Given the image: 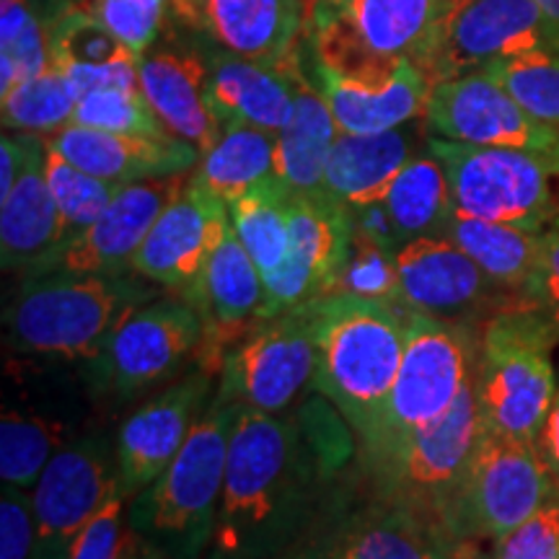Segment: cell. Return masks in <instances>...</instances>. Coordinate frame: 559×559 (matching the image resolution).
Masks as SVG:
<instances>
[{
    "instance_id": "obj_1",
    "label": "cell",
    "mask_w": 559,
    "mask_h": 559,
    "mask_svg": "<svg viewBox=\"0 0 559 559\" xmlns=\"http://www.w3.org/2000/svg\"><path fill=\"white\" fill-rule=\"evenodd\" d=\"M342 461L309 417L243 407L228 445L218 521L205 559H267L309 523Z\"/></svg>"
},
{
    "instance_id": "obj_2",
    "label": "cell",
    "mask_w": 559,
    "mask_h": 559,
    "mask_svg": "<svg viewBox=\"0 0 559 559\" xmlns=\"http://www.w3.org/2000/svg\"><path fill=\"white\" fill-rule=\"evenodd\" d=\"M143 280L60 267L24 277L3 309L5 353L13 360L86 366L132 309L153 300Z\"/></svg>"
},
{
    "instance_id": "obj_3",
    "label": "cell",
    "mask_w": 559,
    "mask_h": 559,
    "mask_svg": "<svg viewBox=\"0 0 559 559\" xmlns=\"http://www.w3.org/2000/svg\"><path fill=\"white\" fill-rule=\"evenodd\" d=\"M313 340V389L332 402L368 449L404 353L402 306L358 296L306 304Z\"/></svg>"
},
{
    "instance_id": "obj_4",
    "label": "cell",
    "mask_w": 559,
    "mask_h": 559,
    "mask_svg": "<svg viewBox=\"0 0 559 559\" xmlns=\"http://www.w3.org/2000/svg\"><path fill=\"white\" fill-rule=\"evenodd\" d=\"M239 412L213 396L171 464L128 500V531L148 559H205Z\"/></svg>"
},
{
    "instance_id": "obj_5",
    "label": "cell",
    "mask_w": 559,
    "mask_h": 559,
    "mask_svg": "<svg viewBox=\"0 0 559 559\" xmlns=\"http://www.w3.org/2000/svg\"><path fill=\"white\" fill-rule=\"evenodd\" d=\"M559 332L539 311L515 306L479 326L477 400L481 428L536 443L557 394L551 347Z\"/></svg>"
},
{
    "instance_id": "obj_6",
    "label": "cell",
    "mask_w": 559,
    "mask_h": 559,
    "mask_svg": "<svg viewBox=\"0 0 559 559\" xmlns=\"http://www.w3.org/2000/svg\"><path fill=\"white\" fill-rule=\"evenodd\" d=\"M404 353L373 443L362 449L368 469L453 407L477 373L479 326L404 309Z\"/></svg>"
},
{
    "instance_id": "obj_7",
    "label": "cell",
    "mask_w": 559,
    "mask_h": 559,
    "mask_svg": "<svg viewBox=\"0 0 559 559\" xmlns=\"http://www.w3.org/2000/svg\"><path fill=\"white\" fill-rule=\"evenodd\" d=\"M555 477L536 443L481 428L477 451L459 485L440 502L436 521L451 542H500L557 498Z\"/></svg>"
},
{
    "instance_id": "obj_8",
    "label": "cell",
    "mask_w": 559,
    "mask_h": 559,
    "mask_svg": "<svg viewBox=\"0 0 559 559\" xmlns=\"http://www.w3.org/2000/svg\"><path fill=\"white\" fill-rule=\"evenodd\" d=\"M428 151L449 174L453 205L472 218L542 234L559 215V164L539 153L428 138Z\"/></svg>"
},
{
    "instance_id": "obj_9",
    "label": "cell",
    "mask_w": 559,
    "mask_h": 559,
    "mask_svg": "<svg viewBox=\"0 0 559 559\" xmlns=\"http://www.w3.org/2000/svg\"><path fill=\"white\" fill-rule=\"evenodd\" d=\"M202 332V317L190 300H148L115 326L102 353L81 366V379L94 400L128 404L194 362Z\"/></svg>"
},
{
    "instance_id": "obj_10",
    "label": "cell",
    "mask_w": 559,
    "mask_h": 559,
    "mask_svg": "<svg viewBox=\"0 0 559 559\" xmlns=\"http://www.w3.org/2000/svg\"><path fill=\"white\" fill-rule=\"evenodd\" d=\"M309 386H313V340L304 304L260 319L228 349L215 396L283 415Z\"/></svg>"
},
{
    "instance_id": "obj_11",
    "label": "cell",
    "mask_w": 559,
    "mask_h": 559,
    "mask_svg": "<svg viewBox=\"0 0 559 559\" xmlns=\"http://www.w3.org/2000/svg\"><path fill=\"white\" fill-rule=\"evenodd\" d=\"M117 492L115 440L104 430L79 432L55 453L32 489L37 519L34 559H68L81 531Z\"/></svg>"
},
{
    "instance_id": "obj_12",
    "label": "cell",
    "mask_w": 559,
    "mask_h": 559,
    "mask_svg": "<svg viewBox=\"0 0 559 559\" xmlns=\"http://www.w3.org/2000/svg\"><path fill=\"white\" fill-rule=\"evenodd\" d=\"M474 379L466 383L443 417L417 430L400 451H394L386 461L370 469L381 487V498L407 502L428 515L430 521H436L440 502L449 498L451 489L464 477L481 438L477 381Z\"/></svg>"
},
{
    "instance_id": "obj_13",
    "label": "cell",
    "mask_w": 559,
    "mask_h": 559,
    "mask_svg": "<svg viewBox=\"0 0 559 559\" xmlns=\"http://www.w3.org/2000/svg\"><path fill=\"white\" fill-rule=\"evenodd\" d=\"M400 306L459 324L481 326L495 313L523 306L519 293L495 283L449 236H419L396 251Z\"/></svg>"
},
{
    "instance_id": "obj_14",
    "label": "cell",
    "mask_w": 559,
    "mask_h": 559,
    "mask_svg": "<svg viewBox=\"0 0 559 559\" xmlns=\"http://www.w3.org/2000/svg\"><path fill=\"white\" fill-rule=\"evenodd\" d=\"M559 47L536 0H464L445 19L423 73L436 86L492 62Z\"/></svg>"
},
{
    "instance_id": "obj_15",
    "label": "cell",
    "mask_w": 559,
    "mask_h": 559,
    "mask_svg": "<svg viewBox=\"0 0 559 559\" xmlns=\"http://www.w3.org/2000/svg\"><path fill=\"white\" fill-rule=\"evenodd\" d=\"M423 120L436 138L539 153L559 164V130L528 115L485 70L436 83Z\"/></svg>"
},
{
    "instance_id": "obj_16",
    "label": "cell",
    "mask_w": 559,
    "mask_h": 559,
    "mask_svg": "<svg viewBox=\"0 0 559 559\" xmlns=\"http://www.w3.org/2000/svg\"><path fill=\"white\" fill-rule=\"evenodd\" d=\"M288 262L264 277L260 319L298 309L313 298L330 296L353 247L349 207L330 192H288Z\"/></svg>"
},
{
    "instance_id": "obj_17",
    "label": "cell",
    "mask_w": 559,
    "mask_h": 559,
    "mask_svg": "<svg viewBox=\"0 0 559 559\" xmlns=\"http://www.w3.org/2000/svg\"><path fill=\"white\" fill-rule=\"evenodd\" d=\"M215 373L194 366L138 404L117 428V474L124 498H135L171 464L194 423L207 409Z\"/></svg>"
},
{
    "instance_id": "obj_18",
    "label": "cell",
    "mask_w": 559,
    "mask_h": 559,
    "mask_svg": "<svg viewBox=\"0 0 559 559\" xmlns=\"http://www.w3.org/2000/svg\"><path fill=\"white\" fill-rule=\"evenodd\" d=\"M230 226L228 205L187 179L132 257V272L187 298Z\"/></svg>"
},
{
    "instance_id": "obj_19",
    "label": "cell",
    "mask_w": 559,
    "mask_h": 559,
    "mask_svg": "<svg viewBox=\"0 0 559 559\" xmlns=\"http://www.w3.org/2000/svg\"><path fill=\"white\" fill-rule=\"evenodd\" d=\"M185 300L198 309L205 330L194 362L218 376L226 353L260 321L264 304L262 272L230 226Z\"/></svg>"
},
{
    "instance_id": "obj_20",
    "label": "cell",
    "mask_w": 559,
    "mask_h": 559,
    "mask_svg": "<svg viewBox=\"0 0 559 559\" xmlns=\"http://www.w3.org/2000/svg\"><path fill=\"white\" fill-rule=\"evenodd\" d=\"M171 9L221 50L277 68H293L300 29L309 24L306 0H171Z\"/></svg>"
},
{
    "instance_id": "obj_21",
    "label": "cell",
    "mask_w": 559,
    "mask_h": 559,
    "mask_svg": "<svg viewBox=\"0 0 559 559\" xmlns=\"http://www.w3.org/2000/svg\"><path fill=\"white\" fill-rule=\"evenodd\" d=\"M190 171L177 177L122 185L115 200L91 226L62 249L55 267L70 272H132V257L164 207L185 190ZM52 267V270H55Z\"/></svg>"
},
{
    "instance_id": "obj_22",
    "label": "cell",
    "mask_w": 559,
    "mask_h": 559,
    "mask_svg": "<svg viewBox=\"0 0 559 559\" xmlns=\"http://www.w3.org/2000/svg\"><path fill=\"white\" fill-rule=\"evenodd\" d=\"M317 86L330 104L340 132L370 135L417 122L428 111L432 83L412 60L379 75L334 73L317 62Z\"/></svg>"
},
{
    "instance_id": "obj_23",
    "label": "cell",
    "mask_w": 559,
    "mask_h": 559,
    "mask_svg": "<svg viewBox=\"0 0 559 559\" xmlns=\"http://www.w3.org/2000/svg\"><path fill=\"white\" fill-rule=\"evenodd\" d=\"M47 143L58 148L70 164L111 185L177 177L200 164V151L177 135H124L70 124L58 135L47 138Z\"/></svg>"
},
{
    "instance_id": "obj_24",
    "label": "cell",
    "mask_w": 559,
    "mask_h": 559,
    "mask_svg": "<svg viewBox=\"0 0 559 559\" xmlns=\"http://www.w3.org/2000/svg\"><path fill=\"white\" fill-rule=\"evenodd\" d=\"M66 236L45 177V138L37 135L13 190L0 200V262L3 272L39 275L58 264Z\"/></svg>"
},
{
    "instance_id": "obj_25",
    "label": "cell",
    "mask_w": 559,
    "mask_h": 559,
    "mask_svg": "<svg viewBox=\"0 0 559 559\" xmlns=\"http://www.w3.org/2000/svg\"><path fill=\"white\" fill-rule=\"evenodd\" d=\"M296 68L239 58L221 50L207 60V104L221 124H251L277 132L296 111Z\"/></svg>"
},
{
    "instance_id": "obj_26",
    "label": "cell",
    "mask_w": 559,
    "mask_h": 559,
    "mask_svg": "<svg viewBox=\"0 0 559 559\" xmlns=\"http://www.w3.org/2000/svg\"><path fill=\"white\" fill-rule=\"evenodd\" d=\"M140 91L160 124L200 151L213 148L223 124L207 104V62L192 52L140 55Z\"/></svg>"
},
{
    "instance_id": "obj_27",
    "label": "cell",
    "mask_w": 559,
    "mask_h": 559,
    "mask_svg": "<svg viewBox=\"0 0 559 559\" xmlns=\"http://www.w3.org/2000/svg\"><path fill=\"white\" fill-rule=\"evenodd\" d=\"M419 132L417 124L386 132H340L326 164L324 190L345 205L383 200L396 174L417 156Z\"/></svg>"
},
{
    "instance_id": "obj_28",
    "label": "cell",
    "mask_w": 559,
    "mask_h": 559,
    "mask_svg": "<svg viewBox=\"0 0 559 559\" xmlns=\"http://www.w3.org/2000/svg\"><path fill=\"white\" fill-rule=\"evenodd\" d=\"M342 16L373 55L412 60L423 68L449 19V9L445 0H353Z\"/></svg>"
},
{
    "instance_id": "obj_29",
    "label": "cell",
    "mask_w": 559,
    "mask_h": 559,
    "mask_svg": "<svg viewBox=\"0 0 559 559\" xmlns=\"http://www.w3.org/2000/svg\"><path fill=\"white\" fill-rule=\"evenodd\" d=\"M340 135L330 104L317 83L296 81V111L275 140V177L288 192L313 194L324 190V174L334 140Z\"/></svg>"
},
{
    "instance_id": "obj_30",
    "label": "cell",
    "mask_w": 559,
    "mask_h": 559,
    "mask_svg": "<svg viewBox=\"0 0 559 559\" xmlns=\"http://www.w3.org/2000/svg\"><path fill=\"white\" fill-rule=\"evenodd\" d=\"M79 432L75 423L60 407L45 404H3L0 419V479L3 485L34 489L39 474L62 445Z\"/></svg>"
},
{
    "instance_id": "obj_31",
    "label": "cell",
    "mask_w": 559,
    "mask_h": 559,
    "mask_svg": "<svg viewBox=\"0 0 559 559\" xmlns=\"http://www.w3.org/2000/svg\"><path fill=\"white\" fill-rule=\"evenodd\" d=\"M436 521L402 500L381 498L355 523L334 559H449Z\"/></svg>"
},
{
    "instance_id": "obj_32",
    "label": "cell",
    "mask_w": 559,
    "mask_h": 559,
    "mask_svg": "<svg viewBox=\"0 0 559 559\" xmlns=\"http://www.w3.org/2000/svg\"><path fill=\"white\" fill-rule=\"evenodd\" d=\"M275 132L251 124H223L213 148L200 156L192 181L223 205L275 179Z\"/></svg>"
},
{
    "instance_id": "obj_33",
    "label": "cell",
    "mask_w": 559,
    "mask_h": 559,
    "mask_svg": "<svg viewBox=\"0 0 559 559\" xmlns=\"http://www.w3.org/2000/svg\"><path fill=\"white\" fill-rule=\"evenodd\" d=\"M443 236H449L456 247L464 249L495 283L506 285L519 296H523L539 267L542 234H534V230L472 218V215L453 210Z\"/></svg>"
},
{
    "instance_id": "obj_34",
    "label": "cell",
    "mask_w": 559,
    "mask_h": 559,
    "mask_svg": "<svg viewBox=\"0 0 559 559\" xmlns=\"http://www.w3.org/2000/svg\"><path fill=\"white\" fill-rule=\"evenodd\" d=\"M383 202H386L404 243L419 239V236H443L445 223L456 210L449 174L430 151L417 153L396 174L383 194Z\"/></svg>"
},
{
    "instance_id": "obj_35",
    "label": "cell",
    "mask_w": 559,
    "mask_h": 559,
    "mask_svg": "<svg viewBox=\"0 0 559 559\" xmlns=\"http://www.w3.org/2000/svg\"><path fill=\"white\" fill-rule=\"evenodd\" d=\"M228 218L234 234L262 272V280L288 262V190L280 185L277 177L230 202Z\"/></svg>"
},
{
    "instance_id": "obj_36",
    "label": "cell",
    "mask_w": 559,
    "mask_h": 559,
    "mask_svg": "<svg viewBox=\"0 0 559 559\" xmlns=\"http://www.w3.org/2000/svg\"><path fill=\"white\" fill-rule=\"evenodd\" d=\"M75 104H79V96L66 73L60 68H50L47 73L34 75L0 96L3 128L52 138L73 124Z\"/></svg>"
},
{
    "instance_id": "obj_37",
    "label": "cell",
    "mask_w": 559,
    "mask_h": 559,
    "mask_svg": "<svg viewBox=\"0 0 559 559\" xmlns=\"http://www.w3.org/2000/svg\"><path fill=\"white\" fill-rule=\"evenodd\" d=\"M50 68V32L29 0H0V96Z\"/></svg>"
},
{
    "instance_id": "obj_38",
    "label": "cell",
    "mask_w": 559,
    "mask_h": 559,
    "mask_svg": "<svg viewBox=\"0 0 559 559\" xmlns=\"http://www.w3.org/2000/svg\"><path fill=\"white\" fill-rule=\"evenodd\" d=\"M45 177L50 185V192L58 205L62 236H66V247L75 236H81L91 223L107 210L115 200L122 185H111L94 174L79 169L75 164L62 156L58 148H52L45 138Z\"/></svg>"
},
{
    "instance_id": "obj_39",
    "label": "cell",
    "mask_w": 559,
    "mask_h": 559,
    "mask_svg": "<svg viewBox=\"0 0 559 559\" xmlns=\"http://www.w3.org/2000/svg\"><path fill=\"white\" fill-rule=\"evenodd\" d=\"M536 120L559 130V47L508 58L485 68Z\"/></svg>"
},
{
    "instance_id": "obj_40",
    "label": "cell",
    "mask_w": 559,
    "mask_h": 559,
    "mask_svg": "<svg viewBox=\"0 0 559 559\" xmlns=\"http://www.w3.org/2000/svg\"><path fill=\"white\" fill-rule=\"evenodd\" d=\"M55 66H107L138 58L115 32L88 9H68L47 24Z\"/></svg>"
},
{
    "instance_id": "obj_41",
    "label": "cell",
    "mask_w": 559,
    "mask_h": 559,
    "mask_svg": "<svg viewBox=\"0 0 559 559\" xmlns=\"http://www.w3.org/2000/svg\"><path fill=\"white\" fill-rule=\"evenodd\" d=\"M73 124L104 132H124V135H171L153 115L140 88H99L81 96L75 104Z\"/></svg>"
},
{
    "instance_id": "obj_42",
    "label": "cell",
    "mask_w": 559,
    "mask_h": 559,
    "mask_svg": "<svg viewBox=\"0 0 559 559\" xmlns=\"http://www.w3.org/2000/svg\"><path fill=\"white\" fill-rule=\"evenodd\" d=\"M330 296H358L400 306V270L396 254L353 234V247Z\"/></svg>"
},
{
    "instance_id": "obj_43",
    "label": "cell",
    "mask_w": 559,
    "mask_h": 559,
    "mask_svg": "<svg viewBox=\"0 0 559 559\" xmlns=\"http://www.w3.org/2000/svg\"><path fill=\"white\" fill-rule=\"evenodd\" d=\"M86 9L140 58L158 37L171 0H88Z\"/></svg>"
},
{
    "instance_id": "obj_44",
    "label": "cell",
    "mask_w": 559,
    "mask_h": 559,
    "mask_svg": "<svg viewBox=\"0 0 559 559\" xmlns=\"http://www.w3.org/2000/svg\"><path fill=\"white\" fill-rule=\"evenodd\" d=\"M124 547H128V498L120 489L81 531L68 559H122Z\"/></svg>"
},
{
    "instance_id": "obj_45",
    "label": "cell",
    "mask_w": 559,
    "mask_h": 559,
    "mask_svg": "<svg viewBox=\"0 0 559 559\" xmlns=\"http://www.w3.org/2000/svg\"><path fill=\"white\" fill-rule=\"evenodd\" d=\"M37 519L29 489L3 485L0 492V559H34Z\"/></svg>"
},
{
    "instance_id": "obj_46",
    "label": "cell",
    "mask_w": 559,
    "mask_h": 559,
    "mask_svg": "<svg viewBox=\"0 0 559 559\" xmlns=\"http://www.w3.org/2000/svg\"><path fill=\"white\" fill-rule=\"evenodd\" d=\"M498 559H559V495L502 536Z\"/></svg>"
},
{
    "instance_id": "obj_47",
    "label": "cell",
    "mask_w": 559,
    "mask_h": 559,
    "mask_svg": "<svg viewBox=\"0 0 559 559\" xmlns=\"http://www.w3.org/2000/svg\"><path fill=\"white\" fill-rule=\"evenodd\" d=\"M523 306L539 311L559 332V215L542 230L539 267L523 290Z\"/></svg>"
},
{
    "instance_id": "obj_48",
    "label": "cell",
    "mask_w": 559,
    "mask_h": 559,
    "mask_svg": "<svg viewBox=\"0 0 559 559\" xmlns=\"http://www.w3.org/2000/svg\"><path fill=\"white\" fill-rule=\"evenodd\" d=\"M138 60H117L107 66H55L66 73V79L73 86L75 96H86L99 88H140L138 79Z\"/></svg>"
},
{
    "instance_id": "obj_49",
    "label": "cell",
    "mask_w": 559,
    "mask_h": 559,
    "mask_svg": "<svg viewBox=\"0 0 559 559\" xmlns=\"http://www.w3.org/2000/svg\"><path fill=\"white\" fill-rule=\"evenodd\" d=\"M349 207V218H353V234L358 239H366L376 247L391 251L396 254L404 247V239L396 228L394 218H391L386 202L376 200V202H362V205H347Z\"/></svg>"
},
{
    "instance_id": "obj_50",
    "label": "cell",
    "mask_w": 559,
    "mask_h": 559,
    "mask_svg": "<svg viewBox=\"0 0 559 559\" xmlns=\"http://www.w3.org/2000/svg\"><path fill=\"white\" fill-rule=\"evenodd\" d=\"M536 449L549 464V469L559 477V386L555 400H551L549 415L544 419L539 438H536Z\"/></svg>"
},
{
    "instance_id": "obj_51",
    "label": "cell",
    "mask_w": 559,
    "mask_h": 559,
    "mask_svg": "<svg viewBox=\"0 0 559 559\" xmlns=\"http://www.w3.org/2000/svg\"><path fill=\"white\" fill-rule=\"evenodd\" d=\"M349 5H353V0H317L313 3V13H311V24L313 29H319V26L330 24V21L340 19L342 13H345Z\"/></svg>"
},
{
    "instance_id": "obj_52",
    "label": "cell",
    "mask_w": 559,
    "mask_h": 559,
    "mask_svg": "<svg viewBox=\"0 0 559 559\" xmlns=\"http://www.w3.org/2000/svg\"><path fill=\"white\" fill-rule=\"evenodd\" d=\"M536 5H539L544 19L549 21V26L555 29V34L559 37V0H536Z\"/></svg>"
},
{
    "instance_id": "obj_53",
    "label": "cell",
    "mask_w": 559,
    "mask_h": 559,
    "mask_svg": "<svg viewBox=\"0 0 559 559\" xmlns=\"http://www.w3.org/2000/svg\"><path fill=\"white\" fill-rule=\"evenodd\" d=\"M122 559H148V557L143 555V549L138 547L135 539H132V536H130V531H128V547H124Z\"/></svg>"
},
{
    "instance_id": "obj_54",
    "label": "cell",
    "mask_w": 559,
    "mask_h": 559,
    "mask_svg": "<svg viewBox=\"0 0 559 559\" xmlns=\"http://www.w3.org/2000/svg\"><path fill=\"white\" fill-rule=\"evenodd\" d=\"M464 3V0H445V9H449V16H451V11L456 9V5H461Z\"/></svg>"
},
{
    "instance_id": "obj_55",
    "label": "cell",
    "mask_w": 559,
    "mask_h": 559,
    "mask_svg": "<svg viewBox=\"0 0 559 559\" xmlns=\"http://www.w3.org/2000/svg\"><path fill=\"white\" fill-rule=\"evenodd\" d=\"M557 495H559V477H557Z\"/></svg>"
}]
</instances>
